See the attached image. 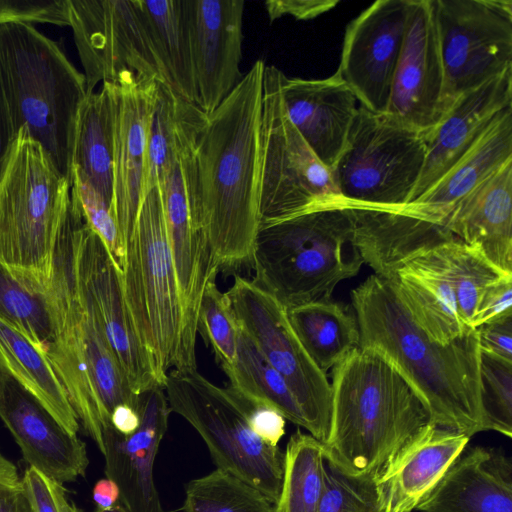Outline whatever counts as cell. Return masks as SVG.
I'll return each instance as SVG.
<instances>
[{
  "label": "cell",
  "mask_w": 512,
  "mask_h": 512,
  "mask_svg": "<svg viewBox=\"0 0 512 512\" xmlns=\"http://www.w3.org/2000/svg\"><path fill=\"white\" fill-rule=\"evenodd\" d=\"M254 62L210 114L195 150L206 234L220 271L252 266L260 226L263 73Z\"/></svg>",
  "instance_id": "obj_1"
},
{
  "label": "cell",
  "mask_w": 512,
  "mask_h": 512,
  "mask_svg": "<svg viewBox=\"0 0 512 512\" xmlns=\"http://www.w3.org/2000/svg\"><path fill=\"white\" fill-rule=\"evenodd\" d=\"M359 347L386 359L412 387L432 423L472 437L487 431L476 328L441 345L411 319L391 281L368 277L351 291Z\"/></svg>",
  "instance_id": "obj_2"
},
{
  "label": "cell",
  "mask_w": 512,
  "mask_h": 512,
  "mask_svg": "<svg viewBox=\"0 0 512 512\" xmlns=\"http://www.w3.org/2000/svg\"><path fill=\"white\" fill-rule=\"evenodd\" d=\"M35 292L43 295L52 325L45 355L79 423L103 454V428L111 425L112 412L122 405L138 410L141 395L116 359L80 275L72 208L57 240L51 279Z\"/></svg>",
  "instance_id": "obj_3"
},
{
  "label": "cell",
  "mask_w": 512,
  "mask_h": 512,
  "mask_svg": "<svg viewBox=\"0 0 512 512\" xmlns=\"http://www.w3.org/2000/svg\"><path fill=\"white\" fill-rule=\"evenodd\" d=\"M325 459L344 473L377 479L396 454L432 423L426 406L377 352L358 347L332 368Z\"/></svg>",
  "instance_id": "obj_4"
},
{
  "label": "cell",
  "mask_w": 512,
  "mask_h": 512,
  "mask_svg": "<svg viewBox=\"0 0 512 512\" xmlns=\"http://www.w3.org/2000/svg\"><path fill=\"white\" fill-rule=\"evenodd\" d=\"M0 86L15 133L25 128L71 181L84 74L33 24L10 22L0 25Z\"/></svg>",
  "instance_id": "obj_5"
},
{
  "label": "cell",
  "mask_w": 512,
  "mask_h": 512,
  "mask_svg": "<svg viewBox=\"0 0 512 512\" xmlns=\"http://www.w3.org/2000/svg\"><path fill=\"white\" fill-rule=\"evenodd\" d=\"M363 264L352 240L348 209L339 199L259 227L252 280L289 310L329 300L336 286L354 277Z\"/></svg>",
  "instance_id": "obj_6"
},
{
  "label": "cell",
  "mask_w": 512,
  "mask_h": 512,
  "mask_svg": "<svg viewBox=\"0 0 512 512\" xmlns=\"http://www.w3.org/2000/svg\"><path fill=\"white\" fill-rule=\"evenodd\" d=\"M70 190V181L21 128L0 179V262L32 292L51 279Z\"/></svg>",
  "instance_id": "obj_7"
},
{
  "label": "cell",
  "mask_w": 512,
  "mask_h": 512,
  "mask_svg": "<svg viewBox=\"0 0 512 512\" xmlns=\"http://www.w3.org/2000/svg\"><path fill=\"white\" fill-rule=\"evenodd\" d=\"M121 280L138 336L163 383L171 370H196V349L186 335L158 188L145 196L125 242Z\"/></svg>",
  "instance_id": "obj_8"
},
{
  "label": "cell",
  "mask_w": 512,
  "mask_h": 512,
  "mask_svg": "<svg viewBox=\"0 0 512 512\" xmlns=\"http://www.w3.org/2000/svg\"><path fill=\"white\" fill-rule=\"evenodd\" d=\"M163 389L170 411L200 434L217 468L256 488L275 505L284 453L254 433L245 409L229 387L217 386L196 369L169 371Z\"/></svg>",
  "instance_id": "obj_9"
},
{
  "label": "cell",
  "mask_w": 512,
  "mask_h": 512,
  "mask_svg": "<svg viewBox=\"0 0 512 512\" xmlns=\"http://www.w3.org/2000/svg\"><path fill=\"white\" fill-rule=\"evenodd\" d=\"M426 150L424 131L359 106L331 176L346 202L404 206L420 179Z\"/></svg>",
  "instance_id": "obj_10"
},
{
  "label": "cell",
  "mask_w": 512,
  "mask_h": 512,
  "mask_svg": "<svg viewBox=\"0 0 512 512\" xmlns=\"http://www.w3.org/2000/svg\"><path fill=\"white\" fill-rule=\"evenodd\" d=\"M284 73L266 66L260 126V226L276 224L341 199L331 172L290 121L282 98Z\"/></svg>",
  "instance_id": "obj_11"
},
{
  "label": "cell",
  "mask_w": 512,
  "mask_h": 512,
  "mask_svg": "<svg viewBox=\"0 0 512 512\" xmlns=\"http://www.w3.org/2000/svg\"><path fill=\"white\" fill-rule=\"evenodd\" d=\"M239 326L281 374L306 421V431L321 443L329 436L331 385L296 336L287 309L254 280L236 275L225 292Z\"/></svg>",
  "instance_id": "obj_12"
},
{
  "label": "cell",
  "mask_w": 512,
  "mask_h": 512,
  "mask_svg": "<svg viewBox=\"0 0 512 512\" xmlns=\"http://www.w3.org/2000/svg\"><path fill=\"white\" fill-rule=\"evenodd\" d=\"M433 5L445 115L461 95L512 68V1L433 0Z\"/></svg>",
  "instance_id": "obj_13"
},
{
  "label": "cell",
  "mask_w": 512,
  "mask_h": 512,
  "mask_svg": "<svg viewBox=\"0 0 512 512\" xmlns=\"http://www.w3.org/2000/svg\"><path fill=\"white\" fill-rule=\"evenodd\" d=\"M87 92L124 73L166 85L140 0H66Z\"/></svg>",
  "instance_id": "obj_14"
},
{
  "label": "cell",
  "mask_w": 512,
  "mask_h": 512,
  "mask_svg": "<svg viewBox=\"0 0 512 512\" xmlns=\"http://www.w3.org/2000/svg\"><path fill=\"white\" fill-rule=\"evenodd\" d=\"M207 116L184 136L159 188L168 245L189 344L196 348L197 314L204 289L220 272L206 234L198 190L195 150Z\"/></svg>",
  "instance_id": "obj_15"
},
{
  "label": "cell",
  "mask_w": 512,
  "mask_h": 512,
  "mask_svg": "<svg viewBox=\"0 0 512 512\" xmlns=\"http://www.w3.org/2000/svg\"><path fill=\"white\" fill-rule=\"evenodd\" d=\"M73 211L79 272L116 359L135 394L140 396L163 386L155 362L141 343L128 309L120 268L102 239L74 208Z\"/></svg>",
  "instance_id": "obj_16"
},
{
  "label": "cell",
  "mask_w": 512,
  "mask_h": 512,
  "mask_svg": "<svg viewBox=\"0 0 512 512\" xmlns=\"http://www.w3.org/2000/svg\"><path fill=\"white\" fill-rule=\"evenodd\" d=\"M352 222V240L363 263L393 281L413 259L456 237L446 227L445 209L410 203L379 207L344 201Z\"/></svg>",
  "instance_id": "obj_17"
},
{
  "label": "cell",
  "mask_w": 512,
  "mask_h": 512,
  "mask_svg": "<svg viewBox=\"0 0 512 512\" xmlns=\"http://www.w3.org/2000/svg\"><path fill=\"white\" fill-rule=\"evenodd\" d=\"M410 2L378 0L346 28L336 73L369 111H387Z\"/></svg>",
  "instance_id": "obj_18"
},
{
  "label": "cell",
  "mask_w": 512,
  "mask_h": 512,
  "mask_svg": "<svg viewBox=\"0 0 512 512\" xmlns=\"http://www.w3.org/2000/svg\"><path fill=\"white\" fill-rule=\"evenodd\" d=\"M444 81L433 0H411L386 113L430 131L444 115Z\"/></svg>",
  "instance_id": "obj_19"
},
{
  "label": "cell",
  "mask_w": 512,
  "mask_h": 512,
  "mask_svg": "<svg viewBox=\"0 0 512 512\" xmlns=\"http://www.w3.org/2000/svg\"><path fill=\"white\" fill-rule=\"evenodd\" d=\"M160 81L132 73L113 82L112 206L124 250L145 198V161L151 115ZM164 84V83H163Z\"/></svg>",
  "instance_id": "obj_20"
},
{
  "label": "cell",
  "mask_w": 512,
  "mask_h": 512,
  "mask_svg": "<svg viewBox=\"0 0 512 512\" xmlns=\"http://www.w3.org/2000/svg\"><path fill=\"white\" fill-rule=\"evenodd\" d=\"M197 105L210 115L241 81L243 0H182Z\"/></svg>",
  "instance_id": "obj_21"
},
{
  "label": "cell",
  "mask_w": 512,
  "mask_h": 512,
  "mask_svg": "<svg viewBox=\"0 0 512 512\" xmlns=\"http://www.w3.org/2000/svg\"><path fill=\"white\" fill-rule=\"evenodd\" d=\"M0 418L30 467L62 484L85 475L86 444L68 432L1 361Z\"/></svg>",
  "instance_id": "obj_22"
},
{
  "label": "cell",
  "mask_w": 512,
  "mask_h": 512,
  "mask_svg": "<svg viewBox=\"0 0 512 512\" xmlns=\"http://www.w3.org/2000/svg\"><path fill=\"white\" fill-rule=\"evenodd\" d=\"M138 412L139 427L130 435L120 434L112 425L103 428L105 474L117 484L119 503L128 512H166L153 477L171 412L163 386L141 395Z\"/></svg>",
  "instance_id": "obj_23"
},
{
  "label": "cell",
  "mask_w": 512,
  "mask_h": 512,
  "mask_svg": "<svg viewBox=\"0 0 512 512\" xmlns=\"http://www.w3.org/2000/svg\"><path fill=\"white\" fill-rule=\"evenodd\" d=\"M509 106H512V68L461 95L438 124L425 132V163L408 204L441 179Z\"/></svg>",
  "instance_id": "obj_24"
},
{
  "label": "cell",
  "mask_w": 512,
  "mask_h": 512,
  "mask_svg": "<svg viewBox=\"0 0 512 512\" xmlns=\"http://www.w3.org/2000/svg\"><path fill=\"white\" fill-rule=\"evenodd\" d=\"M281 90L290 121L319 161L331 170L357 114L356 96L337 73L325 79L284 74Z\"/></svg>",
  "instance_id": "obj_25"
},
{
  "label": "cell",
  "mask_w": 512,
  "mask_h": 512,
  "mask_svg": "<svg viewBox=\"0 0 512 512\" xmlns=\"http://www.w3.org/2000/svg\"><path fill=\"white\" fill-rule=\"evenodd\" d=\"M470 437L430 423L375 479L384 512H412L437 486Z\"/></svg>",
  "instance_id": "obj_26"
},
{
  "label": "cell",
  "mask_w": 512,
  "mask_h": 512,
  "mask_svg": "<svg viewBox=\"0 0 512 512\" xmlns=\"http://www.w3.org/2000/svg\"><path fill=\"white\" fill-rule=\"evenodd\" d=\"M419 512H512V461L499 448L466 447Z\"/></svg>",
  "instance_id": "obj_27"
},
{
  "label": "cell",
  "mask_w": 512,
  "mask_h": 512,
  "mask_svg": "<svg viewBox=\"0 0 512 512\" xmlns=\"http://www.w3.org/2000/svg\"><path fill=\"white\" fill-rule=\"evenodd\" d=\"M446 227L512 274V159L453 205Z\"/></svg>",
  "instance_id": "obj_28"
},
{
  "label": "cell",
  "mask_w": 512,
  "mask_h": 512,
  "mask_svg": "<svg viewBox=\"0 0 512 512\" xmlns=\"http://www.w3.org/2000/svg\"><path fill=\"white\" fill-rule=\"evenodd\" d=\"M391 282L411 319L433 341L447 345L472 328L460 317L435 249L410 261Z\"/></svg>",
  "instance_id": "obj_29"
},
{
  "label": "cell",
  "mask_w": 512,
  "mask_h": 512,
  "mask_svg": "<svg viewBox=\"0 0 512 512\" xmlns=\"http://www.w3.org/2000/svg\"><path fill=\"white\" fill-rule=\"evenodd\" d=\"M512 159V106L502 110L475 144L412 203L451 211L453 205Z\"/></svg>",
  "instance_id": "obj_30"
},
{
  "label": "cell",
  "mask_w": 512,
  "mask_h": 512,
  "mask_svg": "<svg viewBox=\"0 0 512 512\" xmlns=\"http://www.w3.org/2000/svg\"><path fill=\"white\" fill-rule=\"evenodd\" d=\"M114 95L111 82L84 99L77 117L72 166L112 204ZM113 207V206H112Z\"/></svg>",
  "instance_id": "obj_31"
},
{
  "label": "cell",
  "mask_w": 512,
  "mask_h": 512,
  "mask_svg": "<svg viewBox=\"0 0 512 512\" xmlns=\"http://www.w3.org/2000/svg\"><path fill=\"white\" fill-rule=\"evenodd\" d=\"M0 361L68 432L77 434L78 417L46 355L2 320Z\"/></svg>",
  "instance_id": "obj_32"
},
{
  "label": "cell",
  "mask_w": 512,
  "mask_h": 512,
  "mask_svg": "<svg viewBox=\"0 0 512 512\" xmlns=\"http://www.w3.org/2000/svg\"><path fill=\"white\" fill-rule=\"evenodd\" d=\"M287 315L305 351L325 374L359 347L356 317L340 303L310 302L287 310Z\"/></svg>",
  "instance_id": "obj_33"
},
{
  "label": "cell",
  "mask_w": 512,
  "mask_h": 512,
  "mask_svg": "<svg viewBox=\"0 0 512 512\" xmlns=\"http://www.w3.org/2000/svg\"><path fill=\"white\" fill-rule=\"evenodd\" d=\"M166 85L197 104L187 23L182 0H140Z\"/></svg>",
  "instance_id": "obj_34"
},
{
  "label": "cell",
  "mask_w": 512,
  "mask_h": 512,
  "mask_svg": "<svg viewBox=\"0 0 512 512\" xmlns=\"http://www.w3.org/2000/svg\"><path fill=\"white\" fill-rule=\"evenodd\" d=\"M205 115L196 103L186 101L160 83L148 131L145 196L162 186L184 136Z\"/></svg>",
  "instance_id": "obj_35"
},
{
  "label": "cell",
  "mask_w": 512,
  "mask_h": 512,
  "mask_svg": "<svg viewBox=\"0 0 512 512\" xmlns=\"http://www.w3.org/2000/svg\"><path fill=\"white\" fill-rule=\"evenodd\" d=\"M222 370L229 379L228 386L233 390L275 409L286 420L306 429L302 410L285 379L240 326L235 362Z\"/></svg>",
  "instance_id": "obj_36"
},
{
  "label": "cell",
  "mask_w": 512,
  "mask_h": 512,
  "mask_svg": "<svg viewBox=\"0 0 512 512\" xmlns=\"http://www.w3.org/2000/svg\"><path fill=\"white\" fill-rule=\"evenodd\" d=\"M323 444L297 430L284 453V470L275 512H317L324 485Z\"/></svg>",
  "instance_id": "obj_37"
},
{
  "label": "cell",
  "mask_w": 512,
  "mask_h": 512,
  "mask_svg": "<svg viewBox=\"0 0 512 512\" xmlns=\"http://www.w3.org/2000/svg\"><path fill=\"white\" fill-rule=\"evenodd\" d=\"M450 282L464 324L472 327L479 298L484 289L501 275L478 250L458 238L435 248Z\"/></svg>",
  "instance_id": "obj_38"
},
{
  "label": "cell",
  "mask_w": 512,
  "mask_h": 512,
  "mask_svg": "<svg viewBox=\"0 0 512 512\" xmlns=\"http://www.w3.org/2000/svg\"><path fill=\"white\" fill-rule=\"evenodd\" d=\"M185 512H275L259 490L217 468L191 480L185 488Z\"/></svg>",
  "instance_id": "obj_39"
},
{
  "label": "cell",
  "mask_w": 512,
  "mask_h": 512,
  "mask_svg": "<svg viewBox=\"0 0 512 512\" xmlns=\"http://www.w3.org/2000/svg\"><path fill=\"white\" fill-rule=\"evenodd\" d=\"M0 320L22 333L45 354L52 338L45 299L40 292L28 290L1 262Z\"/></svg>",
  "instance_id": "obj_40"
},
{
  "label": "cell",
  "mask_w": 512,
  "mask_h": 512,
  "mask_svg": "<svg viewBox=\"0 0 512 512\" xmlns=\"http://www.w3.org/2000/svg\"><path fill=\"white\" fill-rule=\"evenodd\" d=\"M197 333L211 346L221 368L231 367L236 359L239 324L226 293L216 280L207 283L197 314Z\"/></svg>",
  "instance_id": "obj_41"
},
{
  "label": "cell",
  "mask_w": 512,
  "mask_h": 512,
  "mask_svg": "<svg viewBox=\"0 0 512 512\" xmlns=\"http://www.w3.org/2000/svg\"><path fill=\"white\" fill-rule=\"evenodd\" d=\"M481 403L487 431L512 436V361L480 350Z\"/></svg>",
  "instance_id": "obj_42"
},
{
  "label": "cell",
  "mask_w": 512,
  "mask_h": 512,
  "mask_svg": "<svg viewBox=\"0 0 512 512\" xmlns=\"http://www.w3.org/2000/svg\"><path fill=\"white\" fill-rule=\"evenodd\" d=\"M71 203L85 224L104 242L121 270L124 250L112 204L107 201L75 166L71 173Z\"/></svg>",
  "instance_id": "obj_43"
},
{
  "label": "cell",
  "mask_w": 512,
  "mask_h": 512,
  "mask_svg": "<svg viewBox=\"0 0 512 512\" xmlns=\"http://www.w3.org/2000/svg\"><path fill=\"white\" fill-rule=\"evenodd\" d=\"M317 512H384L375 479L350 476L325 459Z\"/></svg>",
  "instance_id": "obj_44"
},
{
  "label": "cell",
  "mask_w": 512,
  "mask_h": 512,
  "mask_svg": "<svg viewBox=\"0 0 512 512\" xmlns=\"http://www.w3.org/2000/svg\"><path fill=\"white\" fill-rule=\"evenodd\" d=\"M10 22L69 26L66 0H0V25Z\"/></svg>",
  "instance_id": "obj_45"
},
{
  "label": "cell",
  "mask_w": 512,
  "mask_h": 512,
  "mask_svg": "<svg viewBox=\"0 0 512 512\" xmlns=\"http://www.w3.org/2000/svg\"><path fill=\"white\" fill-rule=\"evenodd\" d=\"M32 512H82L67 496L63 484L28 467L22 477Z\"/></svg>",
  "instance_id": "obj_46"
},
{
  "label": "cell",
  "mask_w": 512,
  "mask_h": 512,
  "mask_svg": "<svg viewBox=\"0 0 512 512\" xmlns=\"http://www.w3.org/2000/svg\"><path fill=\"white\" fill-rule=\"evenodd\" d=\"M512 313V274H504L482 292L472 321V328Z\"/></svg>",
  "instance_id": "obj_47"
},
{
  "label": "cell",
  "mask_w": 512,
  "mask_h": 512,
  "mask_svg": "<svg viewBox=\"0 0 512 512\" xmlns=\"http://www.w3.org/2000/svg\"><path fill=\"white\" fill-rule=\"evenodd\" d=\"M228 387L245 409L254 433L265 443L278 446L285 434L286 419L275 409L254 402Z\"/></svg>",
  "instance_id": "obj_48"
},
{
  "label": "cell",
  "mask_w": 512,
  "mask_h": 512,
  "mask_svg": "<svg viewBox=\"0 0 512 512\" xmlns=\"http://www.w3.org/2000/svg\"><path fill=\"white\" fill-rule=\"evenodd\" d=\"M481 351L512 361V313L476 328Z\"/></svg>",
  "instance_id": "obj_49"
},
{
  "label": "cell",
  "mask_w": 512,
  "mask_h": 512,
  "mask_svg": "<svg viewBox=\"0 0 512 512\" xmlns=\"http://www.w3.org/2000/svg\"><path fill=\"white\" fill-rule=\"evenodd\" d=\"M0 512H32L17 467L0 454Z\"/></svg>",
  "instance_id": "obj_50"
},
{
  "label": "cell",
  "mask_w": 512,
  "mask_h": 512,
  "mask_svg": "<svg viewBox=\"0 0 512 512\" xmlns=\"http://www.w3.org/2000/svg\"><path fill=\"white\" fill-rule=\"evenodd\" d=\"M338 3L335 0H269L265 7L271 22L284 15L309 20L330 11Z\"/></svg>",
  "instance_id": "obj_51"
},
{
  "label": "cell",
  "mask_w": 512,
  "mask_h": 512,
  "mask_svg": "<svg viewBox=\"0 0 512 512\" xmlns=\"http://www.w3.org/2000/svg\"><path fill=\"white\" fill-rule=\"evenodd\" d=\"M13 129L9 110L0 86V179L6 162V158L10 152L13 141L16 138Z\"/></svg>",
  "instance_id": "obj_52"
},
{
  "label": "cell",
  "mask_w": 512,
  "mask_h": 512,
  "mask_svg": "<svg viewBox=\"0 0 512 512\" xmlns=\"http://www.w3.org/2000/svg\"><path fill=\"white\" fill-rule=\"evenodd\" d=\"M110 424L120 434L130 435L139 427V412L128 405L119 406L112 412Z\"/></svg>",
  "instance_id": "obj_53"
},
{
  "label": "cell",
  "mask_w": 512,
  "mask_h": 512,
  "mask_svg": "<svg viewBox=\"0 0 512 512\" xmlns=\"http://www.w3.org/2000/svg\"><path fill=\"white\" fill-rule=\"evenodd\" d=\"M92 497L97 509H109L119 503L120 491L117 484L106 477L96 482Z\"/></svg>",
  "instance_id": "obj_54"
},
{
  "label": "cell",
  "mask_w": 512,
  "mask_h": 512,
  "mask_svg": "<svg viewBox=\"0 0 512 512\" xmlns=\"http://www.w3.org/2000/svg\"><path fill=\"white\" fill-rule=\"evenodd\" d=\"M94 512H128L126 508L121 505L120 503H117L115 506L109 508V509H96Z\"/></svg>",
  "instance_id": "obj_55"
}]
</instances>
